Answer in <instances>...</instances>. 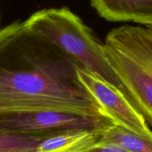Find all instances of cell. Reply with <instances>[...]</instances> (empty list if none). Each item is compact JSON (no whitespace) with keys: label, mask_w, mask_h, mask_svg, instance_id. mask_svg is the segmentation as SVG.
<instances>
[{"label":"cell","mask_w":152,"mask_h":152,"mask_svg":"<svg viewBox=\"0 0 152 152\" xmlns=\"http://www.w3.org/2000/svg\"><path fill=\"white\" fill-rule=\"evenodd\" d=\"M104 48L125 95L152 126V27L114 28L105 37Z\"/></svg>","instance_id":"2"},{"label":"cell","mask_w":152,"mask_h":152,"mask_svg":"<svg viewBox=\"0 0 152 152\" xmlns=\"http://www.w3.org/2000/svg\"><path fill=\"white\" fill-rule=\"evenodd\" d=\"M99 143L114 144L129 152H152V136L140 134L117 124L102 134Z\"/></svg>","instance_id":"8"},{"label":"cell","mask_w":152,"mask_h":152,"mask_svg":"<svg viewBox=\"0 0 152 152\" xmlns=\"http://www.w3.org/2000/svg\"><path fill=\"white\" fill-rule=\"evenodd\" d=\"M7 30H8V25L0 29V42H1V40L4 38V37L7 34Z\"/></svg>","instance_id":"11"},{"label":"cell","mask_w":152,"mask_h":152,"mask_svg":"<svg viewBox=\"0 0 152 152\" xmlns=\"http://www.w3.org/2000/svg\"><path fill=\"white\" fill-rule=\"evenodd\" d=\"M45 139L22 134L0 131V152H37Z\"/></svg>","instance_id":"9"},{"label":"cell","mask_w":152,"mask_h":152,"mask_svg":"<svg viewBox=\"0 0 152 152\" xmlns=\"http://www.w3.org/2000/svg\"><path fill=\"white\" fill-rule=\"evenodd\" d=\"M77 69L56 45L12 22L0 42V115L38 108L105 113Z\"/></svg>","instance_id":"1"},{"label":"cell","mask_w":152,"mask_h":152,"mask_svg":"<svg viewBox=\"0 0 152 152\" xmlns=\"http://www.w3.org/2000/svg\"><path fill=\"white\" fill-rule=\"evenodd\" d=\"M102 134L88 131L68 132L42 141L37 152H83L99 143Z\"/></svg>","instance_id":"7"},{"label":"cell","mask_w":152,"mask_h":152,"mask_svg":"<svg viewBox=\"0 0 152 152\" xmlns=\"http://www.w3.org/2000/svg\"><path fill=\"white\" fill-rule=\"evenodd\" d=\"M83 152H129L119 145L108 143H98Z\"/></svg>","instance_id":"10"},{"label":"cell","mask_w":152,"mask_h":152,"mask_svg":"<svg viewBox=\"0 0 152 152\" xmlns=\"http://www.w3.org/2000/svg\"><path fill=\"white\" fill-rule=\"evenodd\" d=\"M99 16L112 22L152 26V0H91Z\"/></svg>","instance_id":"6"},{"label":"cell","mask_w":152,"mask_h":152,"mask_svg":"<svg viewBox=\"0 0 152 152\" xmlns=\"http://www.w3.org/2000/svg\"><path fill=\"white\" fill-rule=\"evenodd\" d=\"M0 23H1V17H0ZM1 29V28H0Z\"/></svg>","instance_id":"12"},{"label":"cell","mask_w":152,"mask_h":152,"mask_svg":"<svg viewBox=\"0 0 152 152\" xmlns=\"http://www.w3.org/2000/svg\"><path fill=\"white\" fill-rule=\"evenodd\" d=\"M24 24L30 31L59 47L75 62L78 68L97 74L124 94L118 77L107 59L104 43L69 9L39 10L24 21Z\"/></svg>","instance_id":"3"},{"label":"cell","mask_w":152,"mask_h":152,"mask_svg":"<svg viewBox=\"0 0 152 152\" xmlns=\"http://www.w3.org/2000/svg\"><path fill=\"white\" fill-rule=\"evenodd\" d=\"M151 27H152V26H151Z\"/></svg>","instance_id":"13"},{"label":"cell","mask_w":152,"mask_h":152,"mask_svg":"<svg viewBox=\"0 0 152 152\" xmlns=\"http://www.w3.org/2000/svg\"><path fill=\"white\" fill-rule=\"evenodd\" d=\"M115 122L105 113L38 108L0 115V131L42 139L80 131L104 134Z\"/></svg>","instance_id":"4"},{"label":"cell","mask_w":152,"mask_h":152,"mask_svg":"<svg viewBox=\"0 0 152 152\" xmlns=\"http://www.w3.org/2000/svg\"><path fill=\"white\" fill-rule=\"evenodd\" d=\"M77 74L81 83L116 124L140 134L152 136L145 119L120 89L87 70L78 68Z\"/></svg>","instance_id":"5"}]
</instances>
